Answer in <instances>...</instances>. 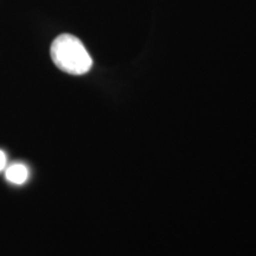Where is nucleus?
I'll use <instances>...</instances> for the list:
<instances>
[{
  "mask_svg": "<svg viewBox=\"0 0 256 256\" xmlns=\"http://www.w3.org/2000/svg\"><path fill=\"white\" fill-rule=\"evenodd\" d=\"M51 58L55 66L70 75H84L90 70L92 60L78 37L60 34L51 44Z\"/></svg>",
  "mask_w": 256,
  "mask_h": 256,
  "instance_id": "f257e3e1",
  "label": "nucleus"
},
{
  "mask_svg": "<svg viewBox=\"0 0 256 256\" xmlns=\"http://www.w3.org/2000/svg\"><path fill=\"white\" fill-rule=\"evenodd\" d=\"M6 179L14 184H24L28 178V170L23 164H14L6 170Z\"/></svg>",
  "mask_w": 256,
  "mask_h": 256,
  "instance_id": "f03ea898",
  "label": "nucleus"
},
{
  "mask_svg": "<svg viewBox=\"0 0 256 256\" xmlns=\"http://www.w3.org/2000/svg\"><path fill=\"white\" fill-rule=\"evenodd\" d=\"M5 165H6V156L4 152L0 151V171H2V170L5 168Z\"/></svg>",
  "mask_w": 256,
  "mask_h": 256,
  "instance_id": "7ed1b4c3",
  "label": "nucleus"
}]
</instances>
